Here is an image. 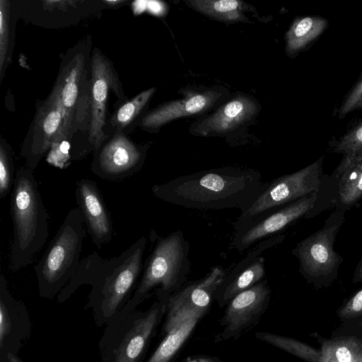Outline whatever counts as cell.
<instances>
[{"label":"cell","mask_w":362,"mask_h":362,"mask_svg":"<svg viewBox=\"0 0 362 362\" xmlns=\"http://www.w3.org/2000/svg\"><path fill=\"white\" fill-rule=\"evenodd\" d=\"M252 168L226 166L201 170L154 185L153 195L167 203L194 209L236 208L246 211L267 189Z\"/></svg>","instance_id":"cell-1"},{"label":"cell","mask_w":362,"mask_h":362,"mask_svg":"<svg viewBox=\"0 0 362 362\" xmlns=\"http://www.w3.org/2000/svg\"><path fill=\"white\" fill-rule=\"evenodd\" d=\"M15 175L11 197L13 230L9 255V268L13 272L31 264L49 236V214L33 170L23 166Z\"/></svg>","instance_id":"cell-2"},{"label":"cell","mask_w":362,"mask_h":362,"mask_svg":"<svg viewBox=\"0 0 362 362\" xmlns=\"http://www.w3.org/2000/svg\"><path fill=\"white\" fill-rule=\"evenodd\" d=\"M146 245L147 239L142 236L113 258H103L96 252L88 255L81 260L66 290L81 284H91L100 298L105 317L111 316L141 274Z\"/></svg>","instance_id":"cell-3"},{"label":"cell","mask_w":362,"mask_h":362,"mask_svg":"<svg viewBox=\"0 0 362 362\" xmlns=\"http://www.w3.org/2000/svg\"><path fill=\"white\" fill-rule=\"evenodd\" d=\"M155 243L143 267L133 300H141L154 288L159 293L170 296L180 289L190 272L189 243L181 230L158 236L151 230Z\"/></svg>","instance_id":"cell-4"},{"label":"cell","mask_w":362,"mask_h":362,"mask_svg":"<svg viewBox=\"0 0 362 362\" xmlns=\"http://www.w3.org/2000/svg\"><path fill=\"white\" fill-rule=\"evenodd\" d=\"M85 226L78 207L71 209L34 267L40 288L44 292L56 291L76 274L81 262Z\"/></svg>","instance_id":"cell-5"},{"label":"cell","mask_w":362,"mask_h":362,"mask_svg":"<svg viewBox=\"0 0 362 362\" xmlns=\"http://www.w3.org/2000/svg\"><path fill=\"white\" fill-rule=\"evenodd\" d=\"M345 214L334 209L319 230L300 240L291 250L298 260L299 273L316 289L328 288L337 279L344 257L334 245Z\"/></svg>","instance_id":"cell-6"},{"label":"cell","mask_w":362,"mask_h":362,"mask_svg":"<svg viewBox=\"0 0 362 362\" xmlns=\"http://www.w3.org/2000/svg\"><path fill=\"white\" fill-rule=\"evenodd\" d=\"M85 45L76 46L62 61V66L53 88L57 91L64 114V135L72 142L75 132L90 123V64Z\"/></svg>","instance_id":"cell-7"},{"label":"cell","mask_w":362,"mask_h":362,"mask_svg":"<svg viewBox=\"0 0 362 362\" xmlns=\"http://www.w3.org/2000/svg\"><path fill=\"white\" fill-rule=\"evenodd\" d=\"M325 156L308 166L291 174L284 175L269 182L267 189L251 206L240 213L233 228L303 198L320 189L323 173Z\"/></svg>","instance_id":"cell-8"},{"label":"cell","mask_w":362,"mask_h":362,"mask_svg":"<svg viewBox=\"0 0 362 362\" xmlns=\"http://www.w3.org/2000/svg\"><path fill=\"white\" fill-rule=\"evenodd\" d=\"M90 62V123L85 148L86 156L97 150L110 136L106 130L110 91L115 93L121 105L127 101L112 62L96 47L92 51Z\"/></svg>","instance_id":"cell-9"},{"label":"cell","mask_w":362,"mask_h":362,"mask_svg":"<svg viewBox=\"0 0 362 362\" xmlns=\"http://www.w3.org/2000/svg\"><path fill=\"white\" fill-rule=\"evenodd\" d=\"M262 105L252 95L237 91L214 110L199 117L189 127L194 136L240 139L258 117Z\"/></svg>","instance_id":"cell-10"},{"label":"cell","mask_w":362,"mask_h":362,"mask_svg":"<svg viewBox=\"0 0 362 362\" xmlns=\"http://www.w3.org/2000/svg\"><path fill=\"white\" fill-rule=\"evenodd\" d=\"M182 98L164 102L148 111L139 126L149 133H157L165 125L176 119L204 115L224 103L231 96L230 90L223 86L188 85L180 88Z\"/></svg>","instance_id":"cell-11"},{"label":"cell","mask_w":362,"mask_h":362,"mask_svg":"<svg viewBox=\"0 0 362 362\" xmlns=\"http://www.w3.org/2000/svg\"><path fill=\"white\" fill-rule=\"evenodd\" d=\"M149 144H138L122 131L114 132L93 152L90 170L100 179L119 181L143 167Z\"/></svg>","instance_id":"cell-12"},{"label":"cell","mask_w":362,"mask_h":362,"mask_svg":"<svg viewBox=\"0 0 362 362\" xmlns=\"http://www.w3.org/2000/svg\"><path fill=\"white\" fill-rule=\"evenodd\" d=\"M64 140H66L64 114L58 94L52 88L45 100L39 103L23 143L21 154L25 166L34 171L51 147Z\"/></svg>","instance_id":"cell-13"},{"label":"cell","mask_w":362,"mask_h":362,"mask_svg":"<svg viewBox=\"0 0 362 362\" xmlns=\"http://www.w3.org/2000/svg\"><path fill=\"white\" fill-rule=\"evenodd\" d=\"M317 199V192L257 217L234 228L230 245L243 252L257 243L281 233L296 221L305 218Z\"/></svg>","instance_id":"cell-14"},{"label":"cell","mask_w":362,"mask_h":362,"mask_svg":"<svg viewBox=\"0 0 362 362\" xmlns=\"http://www.w3.org/2000/svg\"><path fill=\"white\" fill-rule=\"evenodd\" d=\"M285 238L286 235L280 233L257 243L227 273L215 295L220 306L228 304L235 296L264 279L265 258L262 255L269 248L284 242Z\"/></svg>","instance_id":"cell-15"},{"label":"cell","mask_w":362,"mask_h":362,"mask_svg":"<svg viewBox=\"0 0 362 362\" xmlns=\"http://www.w3.org/2000/svg\"><path fill=\"white\" fill-rule=\"evenodd\" d=\"M271 289L266 279L235 296L228 303L221 320L220 338L239 337L255 324L269 305Z\"/></svg>","instance_id":"cell-16"},{"label":"cell","mask_w":362,"mask_h":362,"mask_svg":"<svg viewBox=\"0 0 362 362\" xmlns=\"http://www.w3.org/2000/svg\"><path fill=\"white\" fill-rule=\"evenodd\" d=\"M75 195L86 230L92 242L100 249L113 237V226L104 199L96 185L89 179L76 182Z\"/></svg>","instance_id":"cell-17"},{"label":"cell","mask_w":362,"mask_h":362,"mask_svg":"<svg viewBox=\"0 0 362 362\" xmlns=\"http://www.w3.org/2000/svg\"><path fill=\"white\" fill-rule=\"evenodd\" d=\"M227 274L222 266H216L202 279L191 282L169 296L168 313L187 309L203 315L215 298L216 293Z\"/></svg>","instance_id":"cell-18"},{"label":"cell","mask_w":362,"mask_h":362,"mask_svg":"<svg viewBox=\"0 0 362 362\" xmlns=\"http://www.w3.org/2000/svg\"><path fill=\"white\" fill-rule=\"evenodd\" d=\"M160 294L144 315L136 320L115 352L114 362H136L142 354L160 317L167 309L169 296Z\"/></svg>","instance_id":"cell-19"},{"label":"cell","mask_w":362,"mask_h":362,"mask_svg":"<svg viewBox=\"0 0 362 362\" xmlns=\"http://www.w3.org/2000/svg\"><path fill=\"white\" fill-rule=\"evenodd\" d=\"M202 313L182 309L168 313L166 335L148 362H169L178 352L195 328Z\"/></svg>","instance_id":"cell-20"},{"label":"cell","mask_w":362,"mask_h":362,"mask_svg":"<svg viewBox=\"0 0 362 362\" xmlns=\"http://www.w3.org/2000/svg\"><path fill=\"white\" fill-rule=\"evenodd\" d=\"M192 10L226 25L264 21L257 8L242 0H183Z\"/></svg>","instance_id":"cell-21"},{"label":"cell","mask_w":362,"mask_h":362,"mask_svg":"<svg viewBox=\"0 0 362 362\" xmlns=\"http://www.w3.org/2000/svg\"><path fill=\"white\" fill-rule=\"evenodd\" d=\"M329 27L323 16L308 15L296 16L284 33V51L290 59L309 49Z\"/></svg>","instance_id":"cell-22"},{"label":"cell","mask_w":362,"mask_h":362,"mask_svg":"<svg viewBox=\"0 0 362 362\" xmlns=\"http://www.w3.org/2000/svg\"><path fill=\"white\" fill-rule=\"evenodd\" d=\"M319 342L321 354L317 362H362L361 337L332 336Z\"/></svg>","instance_id":"cell-23"},{"label":"cell","mask_w":362,"mask_h":362,"mask_svg":"<svg viewBox=\"0 0 362 362\" xmlns=\"http://www.w3.org/2000/svg\"><path fill=\"white\" fill-rule=\"evenodd\" d=\"M156 91V87L148 88L119 105L110 118L113 132L119 130L127 134L131 126L139 125Z\"/></svg>","instance_id":"cell-24"},{"label":"cell","mask_w":362,"mask_h":362,"mask_svg":"<svg viewBox=\"0 0 362 362\" xmlns=\"http://www.w3.org/2000/svg\"><path fill=\"white\" fill-rule=\"evenodd\" d=\"M338 180L339 197L335 209L345 212L362 199V158L341 172L332 173Z\"/></svg>","instance_id":"cell-25"},{"label":"cell","mask_w":362,"mask_h":362,"mask_svg":"<svg viewBox=\"0 0 362 362\" xmlns=\"http://www.w3.org/2000/svg\"><path fill=\"white\" fill-rule=\"evenodd\" d=\"M333 153L342 155V158L335 168L341 172L362 158V118L339 138L329 142Z\"/></svg>","instance_id":"cell-26"},{"label":"cell","mask_w":362,"mask_h":362,"mask_svg":"<svg viewBox=\"0 0 362 362\" xmlns=\"http://www.w3.org/2000/svg\"><path fill=\"white\" fill-rule=\"evenodd\" d=\"M256 337L305 362H317L321 354L320 349L302 342L298 339L268 332H257Z\"/></svg>","instance_id":"cell-27"},{"label":"cell","mask_w":362,"mask_h":362,"mask_svg":"<svg viewBox=\"0 0 362 362\" xmlns=\"http://www.w3.org/2000/svg\"><path fill=\"white\" fill-rule=\"evenodd\" d=\"M8 1H0V82L10 62L12 46V26Z\"/></svg>","instance_id":"cell-28"},{"label":"cell","mask_w":362,"mask_h":362,"mask_svg":"<svg viewBox=\"0 0 362 362\" xmlns=\"http://www.w3.org/2000/svg\"><path fill=\"white\" fill-rule=\"evenodd\" d=\"M338 197L337 177L333 173L331 175L324 174L320 189L317 192V199L314 206L305 218H313L325 210L335 209Z\"/></svg>","instance_id":"cell-29"},{"label":"cell","mask_w":362,"mask_h":362,"mask_svg":"<svg viewBox=\"0 0 362 362\" xmlns=\"http://www.w3.org/2000/svg\"><path fill=\"white\" fill-rule=\"evenodd\" d=\"M14 162L11 148L4 139L0 141V199L9 193L15 180Z\"/></svg>","instance_id":"cell-30"},{"label":"cell","mask_w":362,"mask_h":362,"mask_svg":"<svg viewBox=\"0 0 362 362\" xmlns=\"http://www.w3.org/2000/svg\"><path fill=\"white\" fill-rule=\"evenodd\" d=\"M362 107V73L356 82L345 95L337 111V117L343 119L348 115Z\"/></svg>","instance_id":"cell-31"},{"label":"cell","mask_w":362,"mask_h":362,"mask_svg":"<svg viewBox=\"0 0 362 362\" xmlns=\"http://www.w3.org/2000/svg\"><path fill=\"white\" fill-rule=\"evenodd\" d=\"M337 314L342 323L362 320V288L344 300Z\"/></svg>","instance_id":"cell-32"},{"label":"cell","mask_w":362,"mask_h":362,"mask_svg":"<svg viewBox=\"0 0 362 362\" xmlns=\"http://www.w3.org/2000/svg\"><path fill=\"white\" fill-rule=\"evenodd\" d=\"M71 148V142L66 140L54 144L48 152L47 163L61 169L66 167L71 158L69 152Z\"/></svg>","instance_id":"cell-33"},{"label":"cell","mask_w":362,"mask_h":362,"mask_svg":"<svg viewBox=\"0 0 362 362\" xmlns=\"http://www.w3.org/2000/svg\"><path fill=\"white\" fill-rule=\"evenodd\" d=\"M355 335L362 337V320L342 323L332 336Z\"/></svg>","instance_id":"cell-34"},{"label":"cell","mask_w":362,"mask_h":362,"mask_svg":"<svg viewBox=\"0 0 362 362\" xmlns=\"http://www.w3.org/2000/svg\"><path fill=\"white\" fill-rule=\"evenodd\" d=\"M10 331V322L4 300L0 298V346L3 347L4 338Z\"/></svg>","instance_id":"cell-35"},{"label":"cell","mask_w":362,"mask_h":362,"mask_svg":"<svg viewBox=\"0 0 362 362\" xmlns=\"http://www.w3.org/2000/svg\"><path fill=\"white\" fill-rule=\"evenodd\" d=\"M362 281V256L361 257V259L359 260L358 264L356 265L353 278H352V282L354 284H357Z\"/></svg>","instance_id":"cell-36"},{"label":"cell","mask_w":362,"mask_h":362,"mask_svg":"<svg viewBox=\"0 0 362 362\" xmlns=\"http://www.w3.org/2000/svg\"><path fill=\"white\" fill-rule=\"evenodd\" d=\"M185 362H221L216 357H196L188 358Z\"/></svg>","instance_id":"cell-37"},{"label":"cell","mask_w":362,"mask_h":362,"mask_svg":"<svg viewBox=\"0 0 362 362\" xmlns=\"http://www.w3.org/2000/svg\"><path fill=\"white\" fill-rule=\"evenodd\" d=\"M7 359L8 362H21V361L12 353H8Z\"/></svg>","instance_id":"cell-38"},{"label":"cell","mask_w":362,"mask_h":362,"mask_svg":"<svg viewBox=\"0 0 362 362\" xmlns=\"http://www.w3.org/2000/svg\"><path fill=\"white\" fill-rule=\"evenodd\" d=\"M361 110H362V107H361Z\"/></svg>","instance_id":"cell-39"}]
</instances>
